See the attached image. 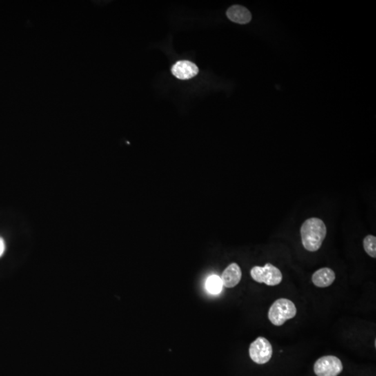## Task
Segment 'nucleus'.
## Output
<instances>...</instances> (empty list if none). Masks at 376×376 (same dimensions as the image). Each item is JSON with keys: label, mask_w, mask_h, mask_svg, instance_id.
Returning a JSON list of instances; mask_svg holds the SVG:
<instances>
[{"label": "nucleus", "mask_w": 376, "mask_h": 376, "mask_svg": "<svg viewBox=\"0 0 376 376\" xmlns=\"http://www.w3.org/2000/svg\"><path fill=\"white\" fill-rule=\"evenodd\" d=\"M271 343L266 338L258 337L251 343L249 348L250 358L258 364H264L270 360L272 356Z\"/></svg>", "instance_id": "nucleus-4"}, {"label": "nucleus", "mask_w": 376, "mask_h": 376, "mask_svg": "<svg viewBox=\"0 0 376 376\" xmlns=\"http://www.w3.org/2000/svg\"><path fill=\"white\" fill-rule=\"evenodd\" d=\"M222 282L221 278L217 275H212L207 279L206 282V289L210 293L217 295L222 290Z\"/></svg>", "instance_id": "nucleus-10"}, {"label": "nucleus", "mask_w": 376, "mask_h": 376, "mask_svg": "<svg viewBox=\"0 0 376 376\" xmlns=\"http://www.w3.org/2000/svg\"><path fill=\"white\" fill-rule=\"evenodd\" d=\"M227 16L230 21L241 25L247 24L252 20L250 11L241 5H234L231 7L227 10Z\"/></svg>", "instance_id": "nucleus-9"}, {"label": "nucleus", "mask_w": 376, "mask_h": 376, "mask_svg": "<svg viewBox=\"0 0 376 376\" xmlns=\"http://www.w3.org/2000/svg\"><path fill=\"white\" fill-rule=\"evenodd\" d=\"M300 234L305 250L309 252H317L321 248L323 241L326 239V224L319 218H310L302 225Z\"/></svg>", "instance_id": "nucleus-1"}, {"label": "nucleus", "mask_w": 376, "mask_h": 376, "mask_svg": "<svg viewBox=\"0 0 376 376\" xmlns=\"http://www.w3.org/2000/svg\"><path fill=\"white\" fill-rule=\"evenodd\" d=\"M363 246L366 253L370 257L376 258V237L372 235L366 236L363 241Z\"/></svg>", "instance_id": "nucleus-11"}, {"label": "nucleus", "mask_w": 376, "mask_h": 376, "mask_svg": "<svg viewBox=\"0 0 376 376\" xmlns=\"http://www.w3.org/2000/svg\"><path fill=\"white\" fill-rule=\"evenodd\" d=\"M172 74L178 79H191L199 73V68L194 63L190 61H179L176 62L172 68Z\"/></svg>", "instance_id": "nucleus-6"}, {"label": "nucleus", "mask_w": 376, "mask_h": 376, "mask_svg": "<svg viewBox=\"0 0 376 376\" xmlns=\"http://www.w3.org/2000/svg\"><path fill=\"white\" fill-rule=\"evenodd\" d=\"M335 279V272L329 268L319 269L314 272L312 277L313 284L319 288H326L331 286Z\"/></svg>", "instance_id": "nucleus-8"}, {"label": "nucleus", "mask_w": 376, "mask_h": 376, "mask_svg": "<svg viewBox=\"0 0 376 376\" xmlns=\"http://www.w3.org/2000/svg\"><path fill=\"white\" fill-rule=\"evenodd\" d=\"M342 362L333 355L323 356L316 361L314 373L317 376H338L342 372Z\"/></svg>", "instance_id": "nucleus-5"}, {"label": "nucleus", "mask_w": 376, "mask_h": 376, "mask_svg": "<svg viewBox=\"0 0 376 376\" xmlns=\"http://www.w3.org/2000/svg\"><path fill=\"white\" fill-rule=\"evenodd\" d=\"M5 250V242H4L3 239L0 238V257L3 255L4 252Z\"/></svg>", "instance_id": "nucleus-12"}, {"label": "nucleus", "mask_w": 376, "mask_h": 376, "mask_svg": "<svg viewBox=\"0 0 376 376\" xmlns=\"http://www.w3.org/2000/svg\"><path fill=\"white\" fill-rule=\"evenodd\" d=\"M250 275L257 282L264 283L270 286L279 285L283 279L280 270L269 263H266L264 267H253L251 270Z\"/></svg>", "instance_id": "nucleus-3"}, {"label": "nucleus", "mask_w": 376, "mask_h": 376, "mask_svg": "<svg viewBox=\"0 0 376 376\" xmlns=\"http://www.w3.org/2000/svg\"><path fill=\"white\" fill-rule=\"evenodd\" d=\"M297 314L295 304L290 299H278L270 307L268 312V319L272 324L281 326L288 320L293 319Z\"/></svg>", "instance_id": "nucleus-2"}, {"label": "nucleus", "mask_w": 376, "mask_h": 376, "mask_svg": "<svg viewBox=\"0 0 376 376\" xmlns=\"http://www.w3.org/2000/svg\"><path fill=\"white\" fill-rule=\"evenodd\" d=\"M220 278L223 286L227 288H234L241 281L242 271L237 263H231L222 272Z\"/></svg>", "instance_id": "nucleus-7"}]
</instances>
